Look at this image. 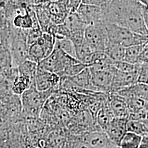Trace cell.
<instances>
[{
    "instance_id": "cell-3",
    "label": "cell",
    "mask_w": 148,
    "mask_h": 148,
    "mask_svg": "<svg viewBox=\"0 0 148 148\" xmlns=\"http://www.w3.org/2000/svg\"><path fill=\"white\" fill-rule=\"evenodd\" d=\"M57 90L53 88L46 91H40L37 90L34 80L30 87L21 95L24 111L32 115H37L46 101Z\"/></svg>"
},
{
    "instance_id": "cell-36",
    "label": "cell",
    "mask_w": 148,
    "mask_h": 148,
    "mask_svg": "<svg viewBox=\"0 0 148 148\" xmlns=\"http://www.w3.org/2000/svg\"><path fill=\"white\" fill-rule=\"evenodd\" d=\"M59 148H72L70 144H64V145H62Z\"/></svg>"
},
{
    "instance_id": "cell-30",
    "label": "cell",
    "mask_w": 148,
    "mask_h": 148,
    "mask_svg": "<svg viewBox=\"0 0 148 148\" xmlns=\"http://www.w3.org/2000/svg\"><path fill=\"white\" fill-rule=\"evenodd\" d=\"M112 0H82V3L99 6L105 11Z\"/></svg>"
},
{
    "instance_id": "cell-29",
    "label": "cell",
    "mask_w": 148,
    "mask_h": 148,
    "mask_svg": "<svg viewBox=\"0 0 148 148\" xmlns=\"http://www.w3.org/2000/svg\"><path fill=\"white\" fill-rule=\"evenodd\" d=\"M137 64L139 65L137 83L148 85V63Z\"/></svg>"
},
{
    "instance_id": "cell-8",
    "label": "cell",
    "mask_w": 148,
    "mask_h": 148,
    "mask_svg": "<svg viewBox=\"0 0 148 148\" xmlns=\"http://www.w3.org/2000/svg\"><path fill=\"white\" fill-rule=\"evenodd\" d=\"M137 65V69L133 72H123L116 69L109 93H116L120 90L137 84L139 68L138 64Z\"/></svg>"
},
{
    "instance_id": "cell-21",
    "label": "cell",
    "mask_w": 148,
    "mask_h": 148,
    "mask_svg": "<svg viewBox=\"0 0 148 148\" xmlns=\"http://www.w3.org/2000/svg\"><path fill=\"white\" fill-rule=\"evenodd\" d=\"M45 58V53L42 45L36 42L29 46L27 59L38 64Z\"/></svg>"
},
{
    "instance_id": "cell-14",
    "label": "cell",
    "mask_w": 148,
    "mask_h": 148,
    "mask_svg": "<svg viewBox=\"0 0 148 148\" xmlns=\"http://www.w3.org/2000/svg\"><path fill=\"white\" fill-rule=\"evenodd\" d=\"M63 24L69 30L70 35L76 32L85 31L88 26L82 21L77 12H70Z\"/></svg>"
},
{
    "instance_id": "cell-1",
    "label": "cell",
    "mask_w": 148,
    "mask_h": 148,
    "mask_svg": "<svg viewBox=\"0 0 148 148\" xmlns=\"http://www.w3.org/2000/svg\"><path fill=\"white\" fill-rule=\"evenodd\" d=\"M106 21L138 34L148 35L143 5L138 0H112L106 12Z\"/></svg>"
},
{
    "instance_id": "cell-32",
    "label": "cell",
    "mask_w": 148,
    "mask_h": 148,
    "mask_svg": "<svg viewBox=\"0 0 148 148\" xmlns=\"http://www.w3.org/2000/svg\"><path fill=\"white\" fill-rule=\"evenodd\" d=\"M138 63H148V43L143 48L138 59Z\"/></svg>"
},
{
    "instance_id": "cell-5",
    "label": "cell",
    "mask_w": 148,
    "mask_h": 148,
    "mask_svg": "<svg viewBox=\"0 0 148 148\" xmlns=\"http://www.w3.org/2000/svg\"><path fill=\"white\" fill-rule=\"evenodd\" d=\"M85 37L93 52H105L109 43L106 22L88 25L85 29Z\"/></svg>"
},
{
    "instance_id": "cell-28",
    "label": "cell",
    "mask_w": 148,
    "mask_h": 148,
    "mask_svg": "<svg viewBox=\"0 0 148 148\" xmlns=\"http://www.w3.org/2000/svg\"><path fill=\"white\" fill-rule=\"evenodd\" d=\"M114 65L117 70L123 72H133L138 68L137 64L130 63L125 60L114 62Z\"/></svg>"
},
{
    "instance_id": "cell-19",
    "label": "cell",
    "mask_w": 148,
    "mask_h": 148,
    "mask_svg": "<svg viewBox=\"0 0 148 148\" xmlns=\"http://www.w3.org/2000/svg\"><path fill=\"white\" fill-rule=\"evenodd\" d=\"M142 137L134 133L127 131L122 138L120 148H139Z\"/></svg>"
},
{
    "instance_id": "cell-33",
    "label": "cell",
    "mask_w": 148,
    "mask_h": 148,
    "mask_svg": "<svg viewBox=\"0 0 148 148\" xmlns=\"http://www.w3.org/2000/svg\"><path fill=\"white\" fill-rule=\"evenodd\" d=\"M143 5V16L144 18V21L148 30V7L143 5Z\"/></svg>"
},
{
    "instance_id": "cell-17",
    "label": "cell",
    "mask_w": 148,
    "mask_h": 148,
    "mask_svg": "<svg viewBox=\"0 0 148 148\" xmlns=\"http://www.w3.org/2000/svg\"><path fill=\"white\" fill-rule=\"evenodd\" d=\"M11 22L13 27L22 30H30L33 27L32 16L27 7L25 13L16 14Z\"/></svg>"
},
{
    "instance_id": "cell-12",
    "label": "cell",
    "mask_w": 148,
    "mask_h": 148,
    "mask_svg": "<svg viewBox=\"0 0 148 148\" xmlns=\"http://www.w3.org/2000/svg\"><path fill=\"white\" fill-rule=\"evenodd\" d=\"M52 73L38 66L37 72L34 79L37 90L40 91H46L53 88L52 84Z\"/></svg>"
},
{
    "instance_id": "cell-7",
    "label": "cell",
    "mask_w": 148,
    "mask_h": 148,
    "mask_svg": "<svg viewBox=\"0 0 148 148\" xmlns=\"http://www.w3.org/2000/svg\"><path fill=\"white\" fill-rule=\"evenodd\" d=\"M76 12L87 25L106 22L104 11L99 6L82 3Z\"/></svg>"
},
{
    "instance_id": "cell-31",
    "label": "cell",
    "mask_w": 148,
    "mask_h": 148,
    "mask_svg": "<svg viewBox=\"0 0 148 148\" xmlns=\"http://www.w3.org/2000/svg\"><path fill=\"white\" fill-rule=\"evenodd\" d=\"M82 4V0H69V8L70 12H76Z\"/></svg>"
},
{
    "instance_id": "cell-35",
    "label": "cell",
    "mask_w": 148,
    "mask_h": 148,
    "mask_svg": "<svg viewBox=\"0 0 148 148\" xmlns=\"http://www.w3.org/2000/svg\"><path fill=\"white\" fill-rule=\"evenodd\" d=\"M142 5L148 7V0H138Z\"/></svg>"
},
{
    "instance_id": "cell-13",
    "label": "cell",
    "mask_w": 148,
    "mask_h": 148,
    "mask_svg": "<svg viewBox=\"0 0 148 148\" xmlns=\"http://www.w3.org/2000/svg\"><path fill=\"white\" fill-rule=\"evenodd\" d=\"M114 117H115L111 110L107 100L97 114L96 122L101 130L105 132Z\"/></svg>"
},
{
    "instance_id": "cell-2",
    "label": "cell",
    "mask_w": 148,
    "mask_h": 148,
    "mask_svg": "<svg viewBox=\"0 0 148 148\" xmlns=\"http://www.w3.org/2000/svg\"><path fill=\"white\" fill-rule=\"evenodd\" d=\"M106 23L110 42L126 48L135 45H146L148 43V35L138 34L125 27L115 24Z\"/></svg>"
},
{
    "instance_id": "cell-34",
    "label": "cell",
    "mask_w": 148,
    "mask_h": 148,
    "mask_svg": "<svg viewBox=\"0 0 148 148\" xmlns=\"http://www.w3.org/2000/svg\"><path fill=\"white\" fill-rule=\"evenodd\" d=\"M139 148H148V136L142 137V141Z\"/></svg>"
},
{
    "instance_id": "cell-37",
    "label": "cell",
    "mask_w": 148,
    "mask_h": 148,
    "mask_svg": "<svg viewBox=\"0 0 148 148\" xmlns=\"http://www.w3.org/2000/svg\"></svg>"
},
{
    "instance_id": "cell-24",
    "label": "cell",
    "mask_w": 148,
    "mask_h": 148,
    "mask_svg": "<svg viewBox=\"0 0 148 148\" xmlns=\"http://www.w3.org/2000/svg\"><path fill=\"white\" fill-rule=\"evenodd\" d=\"M145 46V45H135L126 48V54L124 60L130 63L137 64L139 57Z\"/></svg>"
},
{
    "instance_id": "cell-11",
    "label": "cell",
    "mask_w": 148,
    "mask_h": 148,
    "mask_svg": "<svg viewBox=\"0 0 148 148\" xmlns=\"http://www.w3.org/2000/svg\"><path fill=\"white\" fill-rule=\"evenodd\" d=\"M47 3L31 5L36 13L40 25L43 32H47L49 27L52 23L51 21V16L48 9Z\"/></svg>"
},
{
    "instance_id": "cell-10",
    "label": "cell",
    "mask_w": 148,
    "mask_h": 148,
    "mask_svg": "<svg viewBox=\"0 0 148 148\" xmlns=\"http://www.w3.org/2000/svg\"><path fill=\"white\" fill-rule=\"evenodd\" d=\"M108 101L115 117L128 119L130 111L125 98L116 93H108Z\"/></svg>"
},
{
    "instance_id": "cell-23",
    "label": "cell",
    "mask_w": 148,
    "mask_h": 148,
    "mask_svg": "<svg viewBox=\"0 0 148 148\" xmlns=\"http://www.w3.org/2000/svg\"><path fill=\"white\" fill-rule=\"evenodd\" d=\"M55 46L61 48L65 53L77 59L76 49L74 43L68 37L57 38Z\"/></svg>"
},
{
    "instance_id": "cell-9",
    "label": "cell",
    "mask_w": 148,
    "mask_h": 148,
    "mask_svg": "<svg viewBox=\"0 0 148 148\" xmlns=\"http://www.w3.org/2000/svg\"><path fill=\"white\" fill-rule=\"evenodd\" d=\"M127 118L114 117L105 132L111 142L119 147L122 138L127 132Z\"/></svg>"
},
{
    "instance_id": "cell-22",
    "label": "cell",
    "mask_w": 148,
    "mask_h": 148,
    "mask_svg": "<svg viewBox=\"0 0 148 148\" xmlns=\"http://www.w3.org/2000/svg\"><path fill=\"white\" fill-rule=\"evenodd\" d=\"M18 68L19 74L27 76L34 79L37 72L38 64L29 59H27Z\"/></svg>"
},
{
    "instance_id": "cell-6",
    "label": "cell",
    "mask_w": 148,
    "mask_h": 148,
    "mask_svg": "<svg viewBox=\"0 0 148 148\" xmlns=\"http://www.w3.org/2000/svg\"><path fill=\"white\" fill-rule=\"evenodd\" d=\"M90 68L94 90L109 93L111 90L114 73L116 70L115 66L111 69L105 70H95L90 67Z\"/></svg>"
},
{
    "instance_id": "cell-16",
    "label": "cell",
    "mask_w": 148,
    "mask_h": 148,
    "mask_svg": "<svg viewBox=\"0 0 148 148\" xmlns=\"http://www.w3.org/2000/svg\"><path fill=\"white\" fill-rule=\"evenodd\" d=\"M34 80L27 76L19 74L12 83V92L15 95H22L30 87Z\"/></svg>"
},
{
    "instance_id": "cell-25",
    "label": "cell",
    "mask_w": 148,
    "mask_h": 148,
    "mask_svg": "<svg viewBox=\"0 0 148 148\" xmlns=\"http://www.w3.org/2000/svg\"><path fill=\"white\" fill-rule=\"evenodd\" d=\"M75 47L76 49L77 59L82 63H84L85 59L87 58L91 53L93 52L88 43L86 41V39H85V40L82 42L77 45H75Z\"/></svg>"
},
{
    "instance_id": "cell-4",
    "label": "cell",
    "mask_w": 148,
    "mask_h": 148,
    "mask_svg": "<svg viewBox=\"0 0 148 148\" xmlns=\"http://www.w3.org/2000/svg\"><path fill=\"white\" fill-rule=\"evenodd\" d=\"M29 30H22L12 27L10 41V51L13 64L18 67L28 58L29 48L27 36Z\"/></svg>"
},
{
    "instance_id": "cell-20",
    "label": "cell",
    "mask_w": 148,
    "mask_h": 148,
    "mask_svg": "<svg viewBox=\"0 0 148 148\" xmlns=\"http://www.w3.org/2000/svg\"><path fill=\"white\" fill-rule=\"evenodd\" d=\"M127 131L134 133L142 137L148 136V126L143 122L128 119L127 123Z\"/></svg>"
},
{
    "instance_id": "cell-18",
    "label": "cell",
    "mask_w": 148,
    "mask_h": 148,
    "mask_svg": "<svg viewBox=\"0 0 148 148\" xmlns=\"http://www.w3.org/2000/svg\"><path fill=\"white\" fill-rule=\"evenodd\" d=\"M105 52L113 61L124 60L126 54V47L113 43H109Z\"/></svg>"
},
{
    "instance_id": "cell-26",
    "label": "cell",
    "mask_w": 148,
    "mask_h": 148,
    "mask_svg": "<svg viewBox=\"0 0 148 148\" xmlns=\"http://www.w3.org/2000/svg\"><path fill=\"white\" fill-rule=\"evenodd\" d=\"M1 69L11 68L13 66L10 48L1 46Z\"/></svg>"
},
{
    "instance_id": "cell-27",
    "label": "cell",
    "mask_w": 148,
    "mask_h": 148,
    "mask_svg": "<svg viewBox=\"0 0 148 148\" xmlns=\"http://www.w3.org/2000/svg\"><path fill=\"white\" fill-rule=\"evenodd\" d=\"M87 67H89V66L87 64L82 63L81 62L73 64L70 65L64 70L62 76L73 77L79 74Z\"/></svg>"
},
{
    "instance_id": "cell-15",
    "label": "cell",
    "mask_w": 148,
    "mask_h": 148,
    "mask_svg": "<svg viewBox=\"0 0 148 148\" xmlns=\"http://www.w3.org/2000/svg\"><path fill=\"white\" fill-rule=\"evenodd\" d=\"M68 77L79 88L84 90H94L90 67L86 68L80 73L74 76Z\"/></svg>"
}]
</instances>
